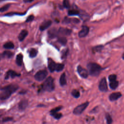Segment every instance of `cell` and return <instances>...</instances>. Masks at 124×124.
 I'll use <instances>...</instances> for the list:
<instances>
[{
    "label": "cell",
    "mask_w": 124,
    "mask_h": 124,
    "mask_svg": "<svg viewBox=\"0 0 124 124\" xmlns=\"http://www.w3.org/2000/svg\"><path fill=\"white\" fill-rule=\"evenodd\" d=\"M18 86L16 84H10L0 88V99L4 100L9 98L12 94L18 90Z\"/></svg>",
    "instance_id": "obj_1"
},
{
    "label": "cell",
    "mask_w": 124,
    "mask_h": 124,
    "mask_svg": "<svg viewBox=\"0 0 124 124\" xmlns=\"http://www.w3.org/2000/svg\"><path fill=\"white\" fill-rule=\"evenodd\" d=\"M87 68L89 74L94 77H96L99 75L101 70L102 67L98 64L94 62H90L87 65Z\"/></svg>",
    "instance_id": "obj_2"
},
{
    "label": "cell",
    "mask_w": 124,
    "mask_h": 124,
    "mask_svg": "<svg viewBox=\"0 0 124 124\" xmlns=\"http://www.w3.org/2000/svg\"><path fill=\"white\" fill-rule=\"evenodd\" d=\"M42 90L46 92H52L55 89L54 79L51 77H48L44 82L42 86Z\"/></svg>",
    "instance_id": "obj_3"
},
{
    "label": "cell",
    "mask_w": 124,
    "mask_h": 124,
    "mask_svg": "<svg viewBox=\"0 0 124 124\" xmlns=\"http://www.w3.org/2000/svg\"><path fill=\"white\" fill-rule=\"evenodd\" d=\"M89 103L88 102H86L81 104H80L77 106L73 110V113L77 115H79L81 114L88 106Z\"/></svg>",
    "instance_id": "obj_4"
},
{
    "label": "cell",
    "mask_w": 124,
    "mask_h": 124,
    "mask_svg": "<svg viewBox=\"0 0 124 124\" xmlns=\"http://www.w3.org/2000/svg\"><path fill=\"white\" fill-rule=\"evenodd\" d=\"M117 76L115 74H112L108 76L109 87L112 90H115L118 86L119 82L116 80Z\"/></svg>",
    "instance_id": "obj_5"
},
{
    "label": "cell",
    "mask_w": 124,
    "mask_h": 124,
    "mask_svg": "<svg viewBox=\"0 0 124 124\" xmlns=\"http://www.w3.org/2000/svg\"><path fill=\"white\" fill-rule=\"evenodd\" d=\"M62 106H59L56 108H55L53 109H52L50 111V115L54 117L55 119L57 120H59L60 118H61L62 116V115L61 113H59L58 112L62 109Z\"/></svg>",
    "instance_id": "obj_6"
},
{
    "label": "cell",
    "mask_w": 124,
    "mask_h": 124,
    "mask_svg": "<svg viewBox=\"0 0 124 124\" xmlns=\"http://www.w3.org/2000/svg\"><path fill=\"white\" fill-rule=\"evenodd\" d=\"M48 73L46 70H42L38 71L34 75L35 79L38 81H43L46 77Z\"/></svg>",
    "instance_id": "obj_7"
},
{
    "label": "cell",
    "mask_w": 124,
    "mask_h": 124,
    "mask_svg": "<svg viewBox=\"0 0 124 124\" xmlns=\"http://www.w3.org/2000/svg\"><path fill=\"white\" fill-rule=\"evenodd\" d=\"M99 90L102 92H106L108 91V86L107 80L105 78H102L99 84Z\"/></svg>",
    "instance_id": "obj_8"
},
{
    "label": "cell",
    "mask_w": 124,
    "mask_h": 124,
    "mask_svg": "<svg viewBox=\"0 0 124 124\" xmlns=\"http://www.w3.org/2000/svg\"><path fill=\"white\" fill-rule=\"evenodd\" d=\"M77 71L79 75L82 78H86L88 76V71L85 68H82L80 65L77 67Z\"/></svg>",
    "instance_id": "obj_9"
},
{
    "label": "cell",
    "mask_w": 124,
    "mask_h": 124,
    "mask_svg": "<svg viewBox=\"0 0 124 124\" xmlns=\"http://www.w3.org/2000/svg\"><path fill=\"white\" fill-rule=\"evenodd\" d=\"M20 76V74L19 73H16V72L12 70H10L9 71H8L5 75V79H8L9 78H14L15 77H19Z\"/></svg>",
    "instance_id": "obj_10"
},
{
    "label": "cell",
    "mask_w": 124,
    "mask_h": 124,
    "mask_svg": "<svg viewBox=\"0 0 124 124\" xmlns=\"http://www.w3.org/2000/svg\"><path fill=\"white\" fill-rule=\"evenodd\" d=\"M57 63L51 59H48V67L51 72H53L56 70Z\"/></svg>",
    "instance_id": "obj_11"
},
{
    "label": "cell",
    "mask_w": 124,
    "mask_h": 124,
    "mask_svg": "<svg viewBox=\"0 0 124 124\" xmlns=\"http://www.w3.org/2000/svg\"><path fill=\"white\" fill-rule=\"evenodd\" d=\"M122 96V94L120 92L112 93L109 95V99L110 101H114L118 100Z\"/></svg>",
    "instance_id": "obj_12"
},
{
    "label": "cell",
    "mask_w": 124,
    "mask_h": 124,
    "mask_svg": "<svg viewBox=\"0 0 124 124\" xmlns=\"http://www.w3.org/2000/svg\"><path fill=\"white\" fill-rule=\"evenodd\" d=\"M28 106V101L27 99H22L18 103V107L20 110H23L26 108Z\"/></svg>",
    "instance_id": "obj_13"
},
{
    "label": "cell",
    "mask_w": 124,
    "mask_h": 124,
    "mask_svg": "<svg viewBox=\"0 0 124 124\" xmlns=\"http://www.w3.org/2000/svg\"><path fill=\"white\" fill-rule=\"evenodd\" d=\"M89 29L87 26H83L82 28V29L78 32L79 37L82 38L86 36L89 33Z\"/></svg>",
    "instance_id": "obj_14"
},
{
    "label": "cell",
    "mask_w": 124,
    "mask_h": 124,
    "mask_svg": "<svg viewBox=\"0 0 124 124\" xmlns=\"http://www.w3.org/2000/svg\"><path fill=\"white\" fill-rule=\"evenodd\" d=\"M52 24V21L51 20H46L43 22L40 26L39 29L40 31H43L46 29H47L48 27L50 26V25Z\"/></svg>",
    "instance_id": "obj_15"
},
{
    "label": "cell",
    "mask_w": 124,
    "mask_h": 124,
    "mask_svg": "<svg viewBox=\"0 0 124 124\" xmlns=\"http://www.w3.org/2000/svg\"><path fill=\"white\" fill-rule=\"evenodd\" d=\"M72 31L70 29L63 28H60L58 30V34L60 33L61 34H62L64 35H68L71 34Z\"/></svg>",
    "instance_id": "obj_16"
},
{
    "label": "cell",
    "mask_w": 124,
    "mask_h": 124,
    "mask_svg": "<svg viewBox=\"0 0 124 124\" xmlns=\"http://www.w3.org/2000/svg\"><path fill=\"white\" fill-rule=\"evenodd\" d=\"M28 32L27 31H26L25 30H22L18 36V40L20 41H23L24 40V39L25 38V37H26V36L28 35Z\"/></svg>",
    "instance_id": "obj_17"
},
{
    "label": "cell",
    "mask_w": 124,
    "mask_h": 124,
    "mask_svg": "<svg viewBox=\"0 0 124 124\" xmlns=\"http://www.w3.org/2000/svg\"><path fill=\"white\" fill-rule=\"evenodd\" d=\"M59 81H60V84L62 86H64L66 84V76H65V74L64 73H62V75L61 76V77L60 78Z\"/></svg>",
    "instance_id": "obj_18"
},
{
    "label": "cell",
    "mask_w": 124,
    "mask_h": 124,
    "mask_svg": "<svg viewBox=\"0 0 124 124\" xmlns=\"http://www.w3.org/2000/svg\"><path fill=\"white\" fill-rule=\"evenodd\" d=\"M0 57L6 58H10L13 56V53L9 51H5L1 54L0 55Z\"/></svg>",
    "instance_id": "obj_19"
},
{
    "label": "cell",
    "mask_w": 124,
    "mask_h": 124,
    "mask_svg": "<svg viewBox=\"0 0 124 124\" xmlns=\"http://www.w3.org/2000/svg\"><path fill=\"white\" fill-rule=\"evenodd\" d=\"M23 55L22 54L19 53L17 55L16 57V63L18 66H21L23 63Z\"/></svg>",
    "instance_id": "obj_20"
},
{
    "label": "cell",
    "mask_w": 124,
    "mask_h": 124,
    "mask_svg": "<svg viewBox=\"0 0 124 124\" xmlns=\"http://www.w3.org/2000/svg\"><path fill=\"white\" fill-rule=\"evenodd\" d=\"M48 34L49 37L54 38L55 37H56L57 35L58 34V31H57V30L53 28L50 30L48 31Z\"/></svg>",
    "instance_id": "obj_21"
},
{
    "label": "cell",
    "mask_w": 124,
    "mask_h": 124,
    "mask_svg": "<svg viewBox=\"0 0 124 124\" xmlns=\"http://www.w3.org/2000/svg\"><path fill=\"white\" fill-rule=\"evenodd\" d=\"M15 47L14 44L12 42H8L3 45V47L5 49H13Z\"/></svg>",
    "instance_id": "obj_22"
},
{
    "label": "cell",
    "mask_w": 124,
    "mask_h": 124,
    "mask_svg": "<svg viewBox=\"0 0 124 124\" xmlns=\"http://www.w3.org/2000/svg\"><path fill=\"white\" fill-rule=\"evenodd\" d=\"M105 117L106 119V122L107 124H112L113 120L111 115L108 113H106L105 115Z\"/></svg>",
    "instance_id": "obj_23"
},
{
    "label": "cell",
    "mask_w": 124,
    "mask_h": 124,
    "mask_svg": "<svg viewBox=\"0 0 124 124\" xmlns=\"http://www.w3.org/2000/svg\"><path fill=\"white\" fill-rule=\"evenodd\" d=\"M37 53H38V51L36 49L31 48L29 52V56L31 58H34L37 55Z\"/></svg>",
    "instance_id": "obj_24"
},
{
    "label": "cell",
    "mask_w": 124,
    "mask_h": 124,
    "mask_svg": "<svg viewBox=\"0 0 124 124\" xmlns=\"http://www.w3.org/2000/svg\"><path fill=\"white\" fill-rule=\"evenodd\" d=\"M68 14L69 16H78L79 14V12L77 10H69L68 12Z\"/></svg>",
    "instance_id": "obj_25"
},
{
    "label": "cell",
    "mask_w": 124,
    "mask_h": 124,
    "mask_svg": "<svg viewBox=\"0 0 124 124\" xmlns=\"http://www.w3.org/2000/svg\"><path fill=\"white\" fill-rule=\"evenodd\" d=\"M71 94L72 95L76 98H78L80 96V93L77 90H73V91L71 92Z\"/></svg>",
    "instance_id": "obj_26"
},
{
    "label": "cell",
    "mask_w": 124,
    "mask_h": 124,
    "mask_svg": "<svg viewBox=\"0 0 124 124\" xmlns=\"http://www.w3.org/2000/svg\"><path fill=\"white\" fill-rule=\"evenodd\" d=\"M58 41L62 45H65L67 43V39L65 37L62 36H59L58 38Z\"/></svg>",
    "instance_id": "obj_27"
},
{
    "label": "cell",
    "mask_w": 124,
    "mask_h": 124,
    "mask_svg": "<svg viewBox=\"0 0 124 124\" xmlns=\"http://www.w3.org/2000/svg\"><path fill=\"white\" fill-rule=\"evenodd\" d=\"M64 67V65L62 63H57L56 70L57 72H60L62 71Z\"/></svg>",
    "instance_id": "obj_28"
},
{
    "label": "cell",
    "mask_w": 124,
    "mask_h": 124,
    "mask_svg": "<svg viewBox=\"0 0 124 124\" xmlns=\"http://www.w3.org/2000/svg\"><path fill=\"white\" fill-rule=\"evenodd\" d=\"M10 4H8L5 5L4 6L1 7L0 8V12H5V11H7L9 9V8L10 7Z\"/></svg>",
    "instance_id": "obj_29"
},
{
    "label": "cell",
    "mask_w": 124,
    "mask_h": 124,
    "mask_svg": "<svg viewBox=\"0 0 124 124\" xmlns=\"http://www.w3.org/2000/svg\"><path fill=\"white\" fill-rule=\"evenodd\" d=\"M63 6L65 8H69L70 7V4L68 0H64L63 1Z\"/></svg>",
    "instance_id": "obj_30"
},
{
    "label": "cell",
    "mask_w": 124,
    "mask_h": 124,
    "mask_svg": "<svg viewBox=\"0 0 124 124\" xmlns=\"http://www.w3.org/2000/svg\"><path fill=\"white\" fill-rule=\"evenodd\" d=\"M13 120V118L11 117H6L2 119V122H9V121H12Z\"/></svg>",
    "instance_id": "obj_31"
},
{
    "label": "cell",
    "mask_w": 124,
    "mask_h": 124,
    "mask_svg": "<svg viewBox=\"0 0 124 124\" xmlns=\"http://www.w3.org/2000/svg\"><path fill=\"white\" fill-rule=\"evenodd\" d=\"M103 46H101V45L98 46H96L94 47L93 48V49L95 51L98 52V51H100L103 49Z\"/></svg>",
    "instance_id": "obj_32"
},
{
    "label": "cell",
    "mask_w": 124,
    "mask_h": 124,
    "mask_svg": "<svg viewBox=\"0 0 124 124\" xmlns=\"http://www.w3.org/2000/svg\"><path fill=\"white\" fill-rule=\"evenodd\" d=\"M34 16L33 15H30L27 17V18L26 20V22H29L31 21L34 19Z\"/></svg>",
    "instance_id": "obj_33"
},
{
    "label": "cell",
    "mask_w": 124,
    "mask_h": 124,
    "mask_svg": "<svg viewBox=\"0 0 124 124\" xmlns=\"http://www.w3.org/2000/svg\"><path fill=\"white\" fill-rule=\"evenodd\" d=\"M68 49H66V50L64 51V52H63L62 55V57L64 58L66 57L67 54H68Z\"/></svg>",
    "instance_id": "obj_34"
},
{
    "label": "cell",
    "mask_w": 124,
    "mask_h": 124,
    "mask_svg": "<svg viewBox=\"0 0 124 124\" xmlns=\"http://www.w3.org/2000/svg\"><path fill=\"white\" fill-rule=\"evenodd\" d=\"M33 0H23V1L25 2H32Z\"/></svg>",
    "instance_id": "obj_35"
},
{
    "label": "cell",
    "mask_w": 124,
    "mask_h": 124,
    "mask_svg": "<svg viewBox=\"0 0 124 124\" xmlns=\"http://www.w3.org/2000/svg\"><path fill=\"white\" fill-rule=\"evenodd\" d=\"M122 58H123V59L124 60V53L122 55Z\"/></svg>",
    "instance_id": "obj_36"
},
{
    "label": "cell",
    "mask_w": 124,
    "mask_h": 124,
    "mask_svg": "<svg viewBox=\"0 0 124 124\" xmlns=\"http://www.w3.org/2000/svg\"><path fill=\"white\" fill-rule=\"evenodd\" d=\"M2 0H0V1H2Z\"/></svg>",
    "instance_id": "obj_37"
},
{
    "label": "cell",
    "mask_w": 124,
    "mask_h": 124,
    "mask_svg": "<svg viewBox=\"0 0 124 124\" xmlns=\"http://www.w3.org/2000/svg\"></svg>",
    "instance_id": "obj_38"
},
{
    "label": "cell",
    "mask_w": 124,
    "mask_h": 124,
    "mask_svg": "<svg viewBox=\"0 0 124 124\" xmlns=\"http://www.w3.org/2000/svg\"></svg>",
    "instance_id": "obj_39"
}]
</instances>
